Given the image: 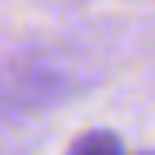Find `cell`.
Segmentation results:
<instances>
[{
    "mask_svg": "<svg viewBox=\"0 0 155 155\" xmlns=\"http://www.w3.org/2000/svg\"><path fill=\"white\" fill-rule=\"evenodd\" d=\"M72 155H119V144L105 134H94V137H83L72 148Z\"/></svg>",
    "mask_w": 155,
    "mask_h": 155,
    "instance_id": "cell-1",
    "label": "cell"
}]
</instances>
